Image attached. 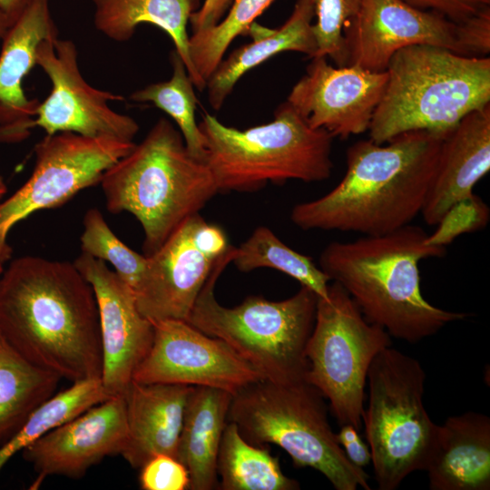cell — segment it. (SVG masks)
<instances>
[{
  "label": "cell",
  "mask_w": 490,
  "mask_h": 490,
  "mask_svg": "<svg viewBox=\"0 0 490 490\" xmlns=\"http://www.w3.org/2000/svg\"><path fill=\"white\" fill-rule=\"evenodd\" d=\"M0 330L22 356L60 378H101L97 303L74 262L13 260L0 275Z\"/></svg>",
  "instance_id": "6da1fadb"
},
{
  "label": "cell",
  "mask_w": 490,
  "mask_h": 490,
  "mask_svg": "<svg viewBox=\"0 0 490 490\" xmlns=\"http://www.w3.org/2000/svg\"><path fill=\"white\" fill-rule=\"evenodd\" d=\"M445 137L426 131L385 143L360 140L346 152L340 181L323 196L296 204L290 220L303 230L387 234L421 214Z\"/></svg>",
  "instance_id": "7a4b0ae2"
},
{
  "label": "cell",
  "mask_w": 490,
  "mask_h": 490,
  "mask_svg": "<svg viewBox=\"0 0 490 490\" xmlns=\"http://www.w3.org/2000/svg\"><path fill=\"white\" fill-rule=\"evenodd\" d=\"M427 235L411 223L387 234L333 241L321 251L319 268L347 291L367 320L390 337L416 343L468 317L438 308L422 294L419 262L446 251L429 245Z\"/></svg>",
  "instance_id": "3957f363"
},
{
  "label": "cell",
  "mask_w": 490,
  "mask_h": 490,
  "mask_svg": "<svg viewBox=\"0 0 490 490\" xmlns=\"http://www.w3.org/2000/svg\"><path fill=\"white\" fill-rule=\"evenodd\" d=\"M99 183L110 212L127 211L140 222L146 257L220 192L209 166L189 152L180 131L164 118Z\"/></svg>",
  "instance_id": "277c9868"
},
{
  "label": "cell",
  "mask_w": 490,
  "mask_h": 490,
  "mask_svg": "<svg viewBox=\"0 0 490 490\" xmlns=\"http://www.w3.org/2000/svg\"><path fill=\"white\" fill-rule=\"evenodd\" d=\"M368 132L385 143L407 132L446 137L473 111L490 105V58L416 44L397 51Z\"/></svg>",
  "instance_id": "5b68a950"
},
{
  "label": "cell",
  "mask_w": 490,
  "mask_h": 490,
  "mask_svg": "<svg viewBox=\"0 0 490 490\" xmlns=\"http://www.w3.org/2000/svg\"><path fill=\"white\" fill-rule=\"evenodd\" d=\"M235 247L220 260L201 289L187 322L227 343L263 379L278 383L305 380L306 347L316 316L318 296L302 287L293 296L272 301L260 295L227 308L215 298L220 275L232 261Z\"/></svg>",
  "instance_id": "8992f818"
},
{
  "label": "cell",
  "mask_w": 490,
  "mask_h": 490,
  "mask_svg": "<svg viewBox=\"0 0 490 490\" xmlns=\"http://www.w3.org/2000/svg\"><path fill=\"white\" fill-rule=\"evenodd\" d=\"M205 139V162L219 191L251 192L268 182H316L332 172L333 137L311 128L286 101L274 119L246 130L205 113L198 123Z\"/></svg>",
  "instance_id": "52a82bcc"
},
{
  "label": "cell",
  "mask_w": 490,
  "mask_h": 490,
  "mask_svg": "<svg viewBox=\"0 0 490 490\" xmlns=\"http://www.w3.org/2000/svg\"><path fill=\"white\" fill-rule=\"evenodd\" d=\"M228 421L249 443L279 446L295 467L317 470L337 490L371 489L368 474L339 446L325 397L306 380L260 379L243 387L232 394Z\"/></svg>",
  "instance_id": "ba28073f"
},
{
  "label": "cell",
  "mask_w": 490,
  "mask_h": 490,
  "mask_svg": "<svg viewBox=\"0 0 490 490\" xmlns=\"http://www.w3.org/2000/svg\"><path fill=\"white\" fill-rule=\"evenodd\" d=\"M426 372L415 358L387 347L368 373L367 406L362 415L379 490H395L407 476L425 471L439 425L424 405Z\"/></svg>",
  "instance_id": "9c48e42d"
},
{
  "label": "cell",
  "mask_w": 490,
  "mask_h": 490,
  "mask_svg": "<svg viewBox=\"0 0 490 490\" xmlns=\"http://www.w3.org/2000/svg\"><path fill=\"white\" fill-rule=\"evenodd\" d=\"M391 345L390 335L367 320L337 282L329 284L328 299L318 298L306 347L305 380L328 401L340 426L350 424L358 431L362 427L369 367Z\"/></svg>",
  "instance_id": "30bf717a"
},
{
  "label": "cell",
  "mask_w": 490,
  "mask_h": 490,
  "mask_svg": "<svg viewBox=\"0 0 490 490\" xmlns=\"http://www.w3.org/2000/svg\"><path fill=\"white\" fill-rule=\"evenodd\" d=\"M135 143L113 138H91L64 132L46 135L34 146L31 176L0 201V262L12 257L8 236L31 214L58 207L83 189L100 182L104 172Z\"/></svg>",
  "instance_id": "8fae6325"
},
{
  "label": "cell",
  "mask_w": 490,
  "mask_h": 490,
  "mask_svg": "<svg viewBox=\"0 0 490 490\" xmlns=\"http://www.w3.org/2000/svg\"><path fill=\"white\" fill-rule=\"evenodd\" d=\"M231 246L217 224L209 223L200 213L187 218L147 257L133 290L141 313L152 323L187 322L201 289Z\"/></svg>",
  "instance_id": "7c38bea8"
},
{
  "label": "cell",
  "mask_w": 490,
  "mask_h": 490,
  "mask_svg": "<svg viewBox=\"0 0 490 490\" xmlns=\"http://www.w3.org/2000/svg\"><path fill=\"white\" fill-rule=\"evenodd\" d=\"M36 64L49 77L52 89L38 103L26 129L38 126L46 135L74 132L91 138H113L133 142L139 131L136 121L113 111L109 103L123 97L90 85L82 76L77 48L73 41L47 38L36 50Z\"/></svg>",
  "instance_id": "4fadbf2b"
},
{
  "label": "cell",
  "mask_w": 490,
  "mask_h": 490,
  "mask_svg": "<svg viewBox=\"0 0 490 490\" xmlns=\"http://www.w3.org/2000/svg\"><path fill=\"white\" fill-rule=\"evenodd\" d=\"M151 348L136 368L132 381L220 388L234 394L263 379L224 341L183 320L153 323Z\"/></svg>",
  "instance_id": "5bb4252c"
},
{
  "label": "cell",
  "mask_w": 490,
  "mask_h": 490,
  "mask_svg": "<svg viewBox=\"0 0 490 490\" xmlns=\"http://www.w3.org/2000/svg\"><path fill=\"white\" fill-rule=\"evenodd\" d=\"M287 102L313 129L346 140L368 131L386 90L387 72L358 65L332 66L313 57Z\"/></svg>",
  "instance_id": "9a60e30c"
},
{
  "label": "cell",
  "mask_w": 490,
  "mask_h": 490,
  "mask_svg": "<svg viewBox=\"0 0 490 490\" xmlns=\"http://www.w3.org/2000/svg\"><path fill=\"white\" fill-rule=\"evenodd\" d=\"M74 264L92 286L97 303L103 387L111 397L123 396L151 348L153 323L139 310L132 289L104 261L82 252Z\"/></svg>",
  "instance_id": "2e32d148"
},
{
  "label": "cell",
  "mask_w": 490,
  "mask_h": 490,
  "mask_svg": "<svg viewBox=\"0 0 490 490\" xmlns=\"http://www.w3.org/2000/svg\"><path fill=\"white\" fill-rule=\"evenodd\" d=\"M344 36L347 65L372 72L387 71L393 55L410 45L440 46L458 54L455 23L402 0H361Z\"/></svg>",
  "instance_id": "e0dca14e"
},
{
  "label": "cell",
  "mask_w": 490,
  "mask_h": 490,
  "mask_svg": "<svg viewBox=\"0 0 490 490\" xmlns=\"http://www.w3.org/2000/svg\"><path fill=\"white\" fill-rule=\"evenodd\" d=\"M127 442L123 396L99 403L54 427L22 451L37 477L36 489L50 475L78 479L104 457L121 455Z\"/></svg>",
  "instance_id": "ac0fdd59"
},
{
  "label": "cell",
  "mask_w": 490,
  "mask_h": 490,
  "mask_svg": "<svg viewBox=\"0 0 490 490\" xmlns=\"http://www.w3.org/2000/svg\"><path fill=\"white\" fill-rule=\"evenodd\" d=\"M58 36L50 0H30L3 38L0 53V142L25 139L35 100L26 97L23 79L36 64V50L47 38Z\"/></svg>",
  "instance_id": "d6986e66"
},
{
  "label": "cell",
  "mask_w": 490,
  "mask_h": 490,
  "mask_svg": "<svg viewBox=\"0 0 490 490\" xmlns=\"http://www.w3.org/2000/svg\"><path fill=\"white\" fill-rule=\"evenodd\" d=\"M490 170V105L465 116L443 139L421 215L436 226L456 202L469 198Z\"/></svg>",
  "instance_id": "ffe728a7"
},
{
  "label": "cell",
  "mask_w": 490,
  "mask_h": 490,
  "mask_svg": "<svg viewBox=\"0 0 490 490\" xmlns=\"http://www.w3.org/2000/svg\"><path fill=\"white\" fill-rule=\"evenodd\" d=\"M194 387L132 381L123 394L127 442L121 454L133 468L158 455L176 457L188 397Z\"/></svg>",
  "instance_id": "44dd1931"
},
{
  "label": "cell",
  "mask_w": 490,
  "mask_h": 490,
  "mask_svg": "<svg viewBox=\"0 0 490 490\" xmlns=\"http://www.w3.org/2000/svg\"><path fill=\"white\" fill-rule=\"evenodd\" d=\"M425 471L431 490H489V416L469 411L439 425Z\"/></svg>",
  "instance_id": "7402d4cb"
},
{
  "label": "cell",
  "mask_w": 490,
  "mask_h": 490,
  "mask_svg": "<svg viewBox=\"0 0 490 490\" xmlns=\"http://www.w3.org/2000/svg\"><path fill=\"white\" fill-rule=\"evenodd\" d=\"M313 17L309 0H297L291 15L279 28L265 29L254 23L250 28L256 33L253 42L233 50L220 62L207 80L208 101L211 108L220 110L243 74L276 54L293 51L313 58L317 52Z\"/></svg>",
  "instance_id": "603a6c76"
},
{
  "label": "cell",
  "mask_w": 490,
  "mask_h": 490,
  "mask_svg": "<svg viewBox=\"0 0 490 490\" xmlns=\"http://www.w3.org/2000/svg\"><path fill=\"white\" fill-rule=\"evenodd\" d=\"M232 394L194 387L184 410L176 458L187 468L191 490L218 488L217 458Z\"/></svg>",
  "instance_id": "cb8c5ba5"
},
{
  "label": "cell",
  "mask_w": 490,
  "mask_h": 490,
  "mask_svg": "<svg viewBox=\"0 0 490 490\" xmlns=\"http://www.w3.org/2000/svg\"><path fill=\"white\" fill-rule=\"evenodd\" d=\"M95 28L109 39L125 42L141 24H151L164 31L174 44L187 72L199 91L206 88L190 56L187 24L201 0H92Z\"/></svg>",
  "instance_id": "d4e9b609"
},
{
  "label": "cell",
  "mask_w": 490,
  "mask_h": 490,
  "mask_svg": "<svg viewBox=\"0 0 490 490\" xmlns=\"http://www.w3.org/2000/svg\"><path fill=\"white\" fill-rule=\"evenodd\" d=\"M60 379L22 356L0 330V446L54 394Z\"/></svg>",
  "instance_id": "484cf974"
},
{
  "label": "cell",
  "mask_w": 490,
  "mask_h": 490,
  "mask_svg": "<svg viewBox=\"0 0 490 490\" xmlns=\"http://www.w3.org/2000/svg\"><path fill=\"white\" fill-rule=\"evenodd\" d=\"M218 489L298 490L299 483L282 471L279 458L264 446L246 441L237 426L228 421L217 458Z\"/></svg>",
  "instance_id": "4316f807"
},
{
  "label": "cell",
  "mask_w": 490,
  "mask_h": 490,
  "mask_svg": "<svg viewBox=\"0 0 490 490\" xmlns=\"http://www.w3.org/2000/svg\"><path fill=\"white\" fill-rule=\"evenodd\" d=\"M110 397L101 378L76 381L70 387L54 394L35 408L21 427L0 446V472L15 454L47 432Z\"/></svg>",
  "instance_id": "83f0119b"
},
{
  "label": "cell",
  "mask_w": 490,
  "mask_h": 490,
  "mask_svg": "<svg viewBox=\"0 0 490 490\" xmlns=\"http://www.w3.org/2000/svg\"><path fill=\"white\" fill-rule=\"evenodd\" d=\"M242 272L269 268L279 270L312 290L318 298H328L329 277L313 261L283 241L268 227L256 228L239 247L231 261Z\"/></svg>",
  "instance_id": "f1b7e54d"
},
{
  "label": "cell",
  "mask_w": 490,
  "mask_h": 490,
  "mask_svg": "<svg viewBox=\"0 0 490 490\" xmlns=\"http://www.w3.org/2000/svg\"><path fill=\"white\" fill-rule=\"evenodd\" d=\"M172 74L168 81L149 84L133 92L130 99L152 103L165 112L177 124L189 152L205 162V139L196 122L197 98L194 84L177 52L171 54Z\"/></svg>",
  "instance_id": "f546056e"
},
{
  "label": "cell",
  "mask_w": 490,
  "mask_h": 490,
  "mask_svg": "<svg viewBox=\"0 0 490 490\" xmlns=\"http://www.w3.org/2000/svg\"><path fill=\"white\" fill-rule=\"evenodd\" d=\"M273 1L233 0L227 15L216 25L191 34L189 39L191 60L206 83L232 41L249 32L255 19Z\"/></svg>",
  "instance_id": "4dcf8cb0"
},
{
  "label": "cell",
  "mask_w": 490,
  "mask_h": 490,
  "mask_svg": "<svg viewBox=\"0 0 490 490\" xmlns=\"http://www.w3.org/2000/svg\"><path fill=\"white\" fill-rule=\"evenodd\" d=\"M83 227L82 252L110 263L116 274L134 290L145 270L147 257L123 243L96 208L85 211Z\"/></svg>",
  "instance_id": "1f68e13d"
},
{
  "label": "cell",
  "mask_w": 490,
  "mask_h": 490,
  "mask_svg": "<svg viewBox=\"0 0 490 490\" xmlns=\"http://www.w3.org/2000/svg\"><path fill=\"white\" fill-rule=\"evenodd\" d=\"M316 22L312 31L317 52L314 57H329L336 66L348 63L344 29L357 15L361 0H309Z\"/></svg>",
  "instance_id": "d6a6232c"
},
{
  "label": "cell",
  "mask_w": 490,
  "mask_h": 490,
  "mask_svg": "<svg viewBox=\"0 0 490 490\" xmlns=\"http://www.w3.org/2000/svg\"><path fill=\"white\" fill-rule=\"evenodd\" d=\"M489 208L476 195L453 205L436 225V231L427 235L426 242L432 246L446 247L458 236L484 229L489 220Z\"/></svg>",
  "instance_id": "836d02e7"
},
{
  "label": "cell",
  "mask_w": 490,
  "mask_h": 490,
  "mask_svg": "<svg viewBox=\"0 0 490 490\" xmlns=\"http://www.w3.org/2000/svg\"><path fill=\"white\" fill-rule=\"evenodd\" d=\"M140 469L139 483L142 490L189 489V472L174 456L158 455L147 461Z\"/></svg>",
  "instance_id": "e575fe53"
},
{
  "label": "cell",
  "mask_w": 490,
  "mask_h": 490,
  "mask_svg": "<svg viewBox=\"0 0 490 490\" xmlns=\"http://www.w3.org/2000/svg\"><path fill=\"white\" fill-rule=\"evenodd\" d=\"M458 54L487 57L490 53V7L482 8L465 21L456 24Z\"/></svg>",
  "instance_id": "d590c367"
},
{
  "label": "cell",
  "mask_w": 490,
  "mask_h": 490,
  "mask_svg": "<svg viewBox=\"0 0 490 490\" xmlns=\"http://www.w3.org/2000/svg\"><path fill=\"white\" fill-rule=\"evenodd\" d=\"M423 11L438 13L455 24L461 23L489 5L490 0H402Z\"/></svg>",
  "instance_id": "8d00e7d4"
},
{
  "label": "cell",
  "mask_w": 490,
  "mask_h": 490,
  "mask_svg": "<svg viewBox=\"0 0 490 490\" xmlns=\"http://www.w3.org/2000/svg\"><path fill=\"white\" fill-rule=\"evenodd\" d=\"M337 439L348 459L358 467L363 468L371 463V452L363 441L358 430L350 424L340 426Z\"/></svg>",
  "instance_id": "74e56055"
},
{
  "label": "cell",
  "mask_w": 490,
  "mask_h": 490,
  "mask_svg": "<svg viewBox=\"0 0 490 490\" xmlns=\"http://www.w3.org/2000/svg\"><path fill=\"white\" fill-rule=\"evenodd\" d=\"M233 0H204L190 18L192 33L216 25L228 12Z\"/></svg>",
  "instance_id": "f35d334b"
},
{
  "label": "cell",
  "mask_w": 490,
  "mask_h": 490,
  "mask_svg": "<svg viewBox=\"0 0 490 490\" xmlns=\"http://www.w3.org/2000/svg\"><path fill=\"white\" fill-rule=\"evenodd\" d=\"M30 0H0V8L14 23L25 9Z\"/></svg>",
  "instance_id": "ab89813d"
},
{
  "label": "cell",
  "mask_w": 490,
  "mask_h": 490,
  "mask_svg": "<svg viewBox=\"0 0 490 490\" xmlns=\"http://www.w3.org/2000/svg\"><path fill=\"white\" fill-rule=\"evenodd\" d=\"M12 25V21L0 8V40H3Z\"/></svg>",
  "instance_id": "60d3db41"
},
{
  "label": "cell",
  "mask_w": 490,
  "mask_h": 490,
  "mask_svg": "<svg viewBox=\"0 0 490 490\" xmlns=\"http://www.w3.org/2000/svg\"><path fill=\"white\" fill-rule=\"evenodd\" d=\"M7 192V186L5 182L4 178L0 175V201L3 199L5 194Z\"/></svg>",
  "instance_id": "b9f144b4"
},
{
  "label": "cell",
  "mask_w": 490,
  "mask_h": 490,
  "mask_svg": "<svg viewBox=\"0 0 490 490\" xmlns=\"http://www.w3.org/2000/svg\"><path fill=\"white\" fill-rule=\"evenodd\" d=\"M4 270V264L0 262V275L3 273Z\"/></svg>",
  "instance_id": "7bdbcfd3"
}]
</instances>
